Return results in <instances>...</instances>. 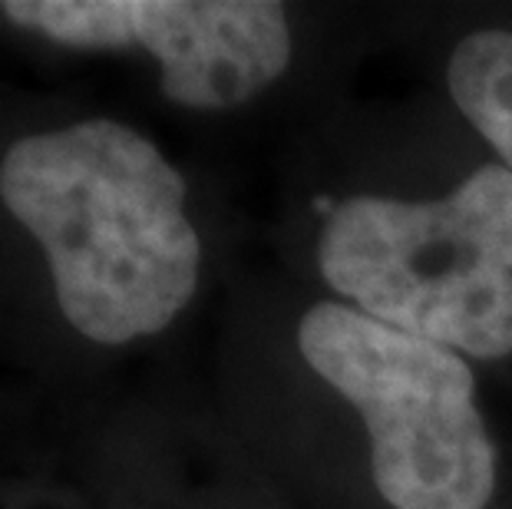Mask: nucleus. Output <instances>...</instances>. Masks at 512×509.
Wrapping results in <instances>:
<instances>
[{"label":"nucleus","mask_w":512,"mask_h":509,"mask_svg":"<svg viewBox=\"0 0 512 509\" xmlns=\"http://www.w3.org/2000/svg\"><path fill=\"white\" fill-rule=\"evenodd\" d=\"M0 199L40 242L63 318L90 341L149 338L195 295L202 245L185 179L116 119L17 139Z\"/></svg>","instance_id":"obj_1"},{"label":"nucleus","mask_w":512,"mask_h":509,"mask_svg":"<svg viewBox=\"0 0 512 509\" xmlns=\"http://www.w3.org/2000/svg\"><path fill=\"white\" fill-rule=\"evenodd\" d=\"M324 281L357 311L456 354H512V172L476 169L437 202L354 196L318 238Z\"/></svg>","instance_id":"obj_2"},{"label":"nucleus","mask_w":512,"mask_h":509,"mask_svg":"<svg viewBox=\"0 0 512 509\" xmlns=\"http://www.w3.org/2000/svg\"><path fill=\"white\" fill-rule=\"evenodd\" d=\"M298 348L314 374L361 410L370 470L390 506H489L496 453L460 354L334 301L304 314Z\"/></svg>","instance_id":"obj_3"},{"label":"nucleus","mask_w":512,"mask_h":509,"mask_svg":"<svg viewBox=\"0 0 512 509\" xmlns=\"http://www.w3.org/2000/svg\"><path fill=\"white\" fill-rule=\"evenodd\" d=\"M0 14L63 47L146 50L189 110L242 106L291 63L285 7L268 0H7Z\"/></svg>","instance_id":"obj_4"},{"label":"nucleus","mask_w":512,"mask_h":509,"mask_svg":"<svg viewBox=\"0 0 512 509\" xmlns=\"http://www.w3.org/2000/svg\"><path fill=\"white\" fill-rule=\"evenodd\" d=\"M453 103L512 172V34L479 30L456 43L446 67Z\"/></svg>","instance_id":"obj_5"}]
</instances>
